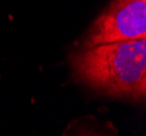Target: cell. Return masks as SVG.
<instances>
[{"label":"cell","mask_w":146,"mask_h":136,"mask_svg":"<svg viewBox=\"0 0 146 136\" xmlns=\"http://www.w3.org/2000/svg\"><path fill=\"white\" fill-rule=\"evenodd\" d=\"M73 80L117 98L141 100L146 94V37L75 48Z\"/></svg>","instance_id":"obj_1"},{"label":"cell","mask_w":146,"mask_h":136,"mask_svg":"<svg viewBox=\"0 0 146 136\" xmlns=\"http://www.w3.org/2000/svg\"><path fill=\"white\" fill-rule=\"evenodd\" d=\"M146 37V0H112L95 19L81 46L133 40Z\"/></svg>","instance_id":"obj_2"}]
</instances>
